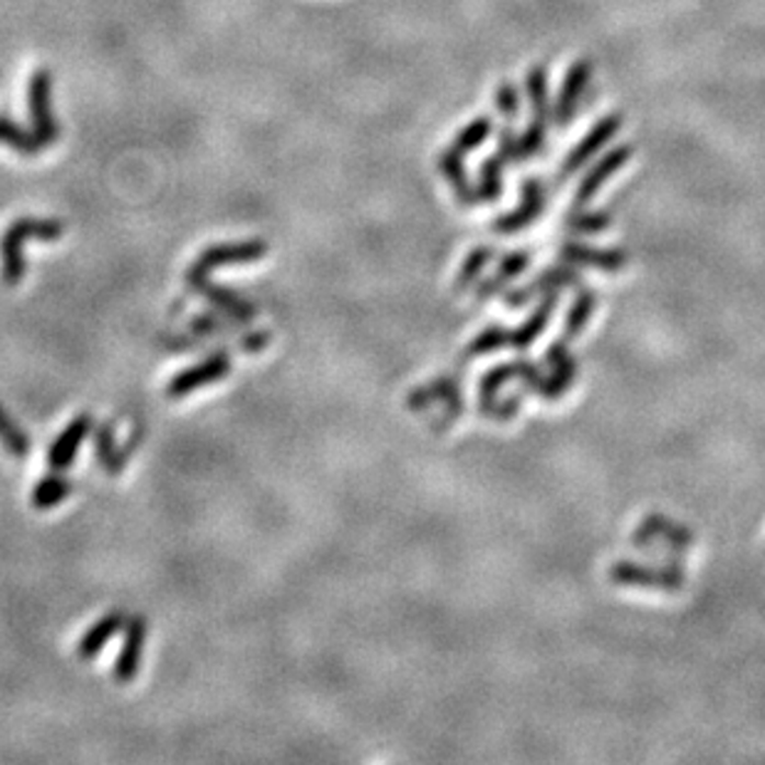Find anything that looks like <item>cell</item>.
<instances>
[{"label":"cell","instance_id":"cell-3","mask_svg":"<svg viewBox=\"0 0 765 765\" xmlns=\"http://www.w3.org/2000/svg\"><path fill=\"white\" fill-rule=\"evenodd\" d=\"M265 253H267V246L263 241L212 246L206 248V251L198 255V261L189 267L186 283L191 288H196L198 283L208 281V273H212L214 267L228 265V263H253V261H261Z\"/></svg>","mask_w":765,"mask_h":765},{"label":"cell","instance_id":"cell-16","mask_svg":"<svg viewBox=\"0 0 765 765\" xmlns=\"http://www.w3.org/2000/svg\"><path fill=\"white\" fill-rule=\"evenodd\" d=\"M503 159L491 157L481 164V174H478V196L481 198H499L503 189Z\"/></svg>","mask_w":765,"mask_h":765},{"label":"cell","instance_id":"cell-8","mask_svg":"<svg viewBox=\"0 0 765 765\" xmlns=\"http://www.w3.org/2000/svg\"><path fill=\"white\" fill-rule=\"evenodd\" d=\"M90 429H92L90 414H80L78 419H72V422L67 424L65 432L55 438L50 452H47V464H50L53 471L60 473L75 461V456L80 452V444L88 438Z\"/></svg>","mask_w":765,"mask_h":765},{"label":"cell","instance_id":"cell-17","mask_svg":"<svg viewBox=\"0 0 765 765\" xmlns=\"http://www.w3.org/2000/svg\"><path fill=\"white\" fill-rule=\"evenodd\" d=\"M0 442H3L5 452L11 454V456H15V458L27 456V448H31V442H27V436L13 424V419L8 416L3 409H0Z\"/></svg>","mask_w":765,"mask_h":765},{"label":"cell","instance_id":"cell-1","mask_svg":"<svg viewBox=\"0 0 765 765\" xmlns=\"http://www.w3.org/2000/svg\"><path fill=\"white\" fill-rule=\"evenodd\" d=\"M65 233L62 221L53 218H18L0 238V261H3V281L5 285H18L25 275V255L23 246L27 238L35 241H57Z\"/></svg>","mask_w":765,"mask_h":765},{"label":"cell","instance_id":"cell-4","mask_svg":"<svg viewBox=\"0 0 765 765\" xmlns=\"http://www.w3.org/2000/svg\"><path fill=\"white\" fill-rule=\"evenodd\" d=\"M590 80H592V67L587 60H578L570 65L566 82H562V90L552 104V117L558 122V127H568L570 122H575L578 107L582 98H585Z\"/></svg>","mask_w":765,"mask_h":765},{"label":"cell","instance_id":"cell-10","mask_svg":"<svg viewBox=\"0 0 765 765\" xmlns=\"http://www.w3.org/2000/svg\"><path fill=\"white\" fill-rule=\"evenodd\" d=\"M438 171H442V176L452 184L454 189V194L458 196V201L466 206H471L476 204L478 198V191L471 186V181H468V174H466V167H464V155H458V151L454 147H448L444 149V155L438 157Z\"/></svg>","mask_w":765,"mask_h":765},{"label":"cell","instance_id":"cell-11","mask_svg":"<svg viewBox=\"0 0 765 765\" xmlns=\"http://www.w3.org/2000/svg\"><path fill=\"white\" fill-rule=\"evenodd\" d=\"M124 625H127V615H124V612H112V615L102 617L98 625H92L90 632L82 637V642L78 647L80 659L90 662V659L98 656L104 649V644H107Z\"/></svg>","mask_w":765,"mask_h":765},{"label":"cell","instance_id":"cell-18","mask_svg":"<svg viewBox=\"0 0 765 765\" xmlns=\"http://www.w3.org/2000/svg\"><path fill=\"white\" fill-rule=\"evenodd\" d=\"M495 104H499V112L503 114L505 119H515V114H518L521 100H518V90L513 88L511 82H503L499 88V94H495Z\"/></svg>","mask_w":765,"mask_h":765},{"label":"cell","instance_id":"cell-14","mask_svg":"<svg viewBox=\"0 0 765 765\" xmlns=\"http://www.w3.org/2000/svg\"><path fill=\"white\" fill-rule=\"evenodd\" d=\"M528 98L533 104V117L548 122L552 117V104L548 98V72L543 65L533 67L528 75Z\"/></svg>","mask_w":765,"mask_h":765},{"label":"cell","instance_id":"cell-12","mask_svg":"<svg viewBox=\"0 0 765 765\" xmlns=\"http://www.w3.org/2000/svg\"><path fill=\"white\" fill-rule=\"evenodd\" d=\"M0 145L11 147L15 155L23 157H37L45 149L41 139L35 137V132H25L21 124H15L5 114H0Z\"/></svg>","mask_w":765,"mask_h":765},{"label":"cell","instance_id":"cell-9","mask_svg":"<svg viewBox=\"0 0 765 765\" xmlns=\"http://www.w3.org/2000/svg\"><path fill=\"white\" fill-rule=\"evenodd\" d=\"M629 157H632V149L629 147H617L607 151V155L592 167V171H587V176L582 179V184L578 189V204H587V201L595 198L600 186L615 176L617 171L627 164Z\"/></svg>","mask_w":765,"mask_h":765},{"label":"cell","instance_id":"cell-7","mask_svg":"<svg viewBox=\"0 0 765 765\" xmlns=\"http://www.w3.org/2000/svg\"><path fill=\"white\" fill-rule=\"evenodd\" d=\"M127 637H124V647L114 662V678L119 684H129L134 676L139 674L141 652H145V639H147V619L134 617L127 621Z\"/></svg>","mask_w":765,"mask_h":765},{"label":"cell","instance_id":"cell-15","mask_svg":"<svg viewBox=\"0 0 765 765\" xmlns=\"http://www.w3.org/2000/svg\"><path fill=\"white\" fill-rule=\"evenodd\" d=\"M491 132H493L491 117H478L471 124H466L461 132H458V137L454 139L452 147L458 151V155L466 157V155H471L473 149L481 147L483 141L491 137Z\"/></svg>","mask_w":765,"mask_h":765},{"label":"cell","instance_id":"cell-2","mask_svg":"<svg viewBox=\"0 0 765 765\" xmlns=\"http://www.w3.org/2000/svg\"><path fill=\"white\" fill-rule=\"evenodd\" d=\"M53 80L50 72L41 67V70L33 72L31 84H27V112H31L33 132L35 137L41 139L43 147H53L57 139H60V124L53 117Z\"/></svg>","mask_w":765,"mask_h":765},{"label":"cell","instance_id":"cell-20","mask_svg":"<svg viewBox=\"0 0 765 765\" xmlns=\"http://www.w3.org/2000/svg\"><path fill=\"white\" fill-rule=\"evenodd\" d=\"M499 157L505 161H523L521 139L513 137L511 129H503L499 134Z\"/></svg>","mask_w":765,"mask_h":765},{"label":"cell","instance_id":"cell-6","mask_svg":"<svg viewBox=\"0 0 765 765\" xmlns=\"http://www.w3.org/2000/svg\"><path fill=\"white\" fill-rule=\"evenodd\" d=\"M228 372H231V359L226 355L208 357L206 362H201V365L189 367L186 372H181V375L171 379L167 387V397L169 399L189 397L191 391H196L206 385H214V381H221Z\"/></svg>","mask_w":765,"mask_h":765},{"label":"cell","instance_id":"cell-19","mask_svg":"<svg viewBox=\"0 0 765 765\" xmlns=\"http://www.w3.org/2000/svg\"><path fill=\"white\" fill-rule=\"evenodd\" d=\"M489 255H491L489 248H476V251L468 255L464 271H461V275H458V288H464V285L471 281V277L478 275V271H481L483 263L489 261Z\"/></svg>","mask_w":765,"mask_h":765},{"label":"cell","instance_id":"cell-5","mask_svg":"<svg viewBox=\"0 0 765 765\" xmlns=\"http://www.w3.org/2000/svg\"><path fill=\"white\" fill-rule=\"evenodd\" d=\"M621 122H625L621 119V114H607V117H602L595 127L585 134V139L570 151L568 159L562 161V176L575 174V171L585 167L602 147L609 145V141L617 137V132L621 129Z\"/></svg>","mask_w":765,"mask_h":765},{"label":"cell","instance_id":"cell-13","mask_svg":"<svg viewBox=\"0 0 765 765\" xmlns=\"http://www.w3.org/2000/svg\"><path fill=\"white\" fill-rule=\"evenodd\" d=\"M70 493H72V483L67 481V478L57 476V471H55L53 476L43 478V481L35 486L33 505L37 511H47V509H53V505L62 503Z\"/></svg>","mask_w":765,"mask_h":765},{"label":"cell","instance_id":"cell-21","mask_svg":"<svg viewBox=\"0 0 765 765\" xmlns=\"http://www.w3.org/2000/svg\"><path fill=\"white\" fill-rule=\"evenodd\" d=\"M607 221H609V216H605V214H580L575 218V228L580 233H597Z\"/></svg>","mask_w":765,"mask_h":765}]
</instances>
